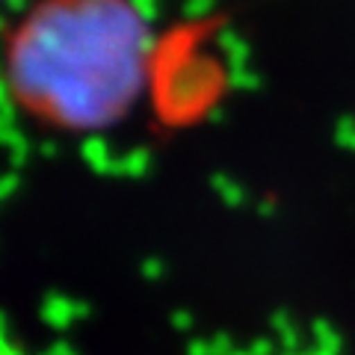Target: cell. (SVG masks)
<instances>
[{
	"label": "cell",
	"mask_w": 355,
	"mask_h": 355,
	"mask_svg": "<svg viewBox=\"0 0 355 355\" xmlns=\"http://www.w3.org/2000/svg\"><path fill=\"white\" fill-rule=\"evenodd\" d=\"M151 30L133 0H39L3 39L9 98L60 130L125 119L146 83Z\"/></svg>",
	"instance_id": "cell-1"
}]
</instances>
